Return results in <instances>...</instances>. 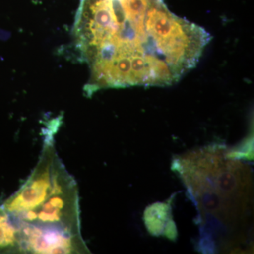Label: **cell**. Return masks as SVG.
<instances>
[{"instance_id": "2", "label": "cell", "mask_w": 254, "mask_h": 254, "mask_svg": "<svg viewBox=\"0 0 254 254\" xmlns=\"http://www.w3.org/2000/svg\"><path fill=\"white\" fill-rule=\"evenodd\" d=\"M2 206L18 229L23 254L91 253L81 235L77 183L53 138L46 140L36 168Z\"/></svg>"}, {"instance_id": "1", "label": "cell", "mask_w": 254, "mask_h": 254, "mask_svg": "<svg viewBox=\"0 0 254 254\" xmlns=\"http://www.w3.org/2000/svg\"><path fill=\"white\" fill-rule=\"evenodd\" d=\"M74 31L91 69L87 92L171 86L196 66L212 38L163 0H81Z\"/></svg>"}, {"instance_id": "3", "label": "cell", "mask_w": 254, "mask_h": 254, "mask_svg": "<svg viewBox=\"0 0 254 254\" xmlns=\"http://www.w3.org/2000/svg\"><path fill=\"white\" fill-rule=\"evenodd\" d=\"M23 254L19 231L4 207L0 206V254Z\"/></svg>"}]
</instances>
